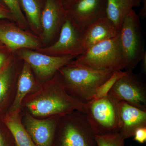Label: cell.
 <instances>
[{
    "label": "cell",
    "instance_id": "1",
    "mask_svg": "<svg viewBox=\"0 0 146 146\" xmlns=\"http://www.w3.org/2000/svg\"><path fill=\"white\" fill-rule=\"evenodd\" d=\"M23 107L27 112L39 119L63 117L76 110L84 113V104L68 94L58 72L49 80L41 83L38 91L24 99Z\"/></svg>",
    "mask_w": 146,
    "mask_h": 146
},
{
    "label": "cell",
    "instance_id": "2",
    "mask_svg": "<svg viewBox=\"0 0 146 146\" xmlns=\"http://www.w3.org/2000/svg\"><path fill=\"white\" fill-rule=\"evenodd\" d=\"M58 72L68 94L83 104L93 99L99 88L114 73L93 70L72 61L60 68Z\"/></svg>",
    "mask_w": 146,
    "mask_h": 146
},
{
    "label": "cell",
    "instance_id": "3",
    "mask_svg": "<svg viewBox=\"0 0 146 146\" xmlns=\"http://www.w3.org/2000/svg\"><path fill=\"white\" fill-rule=\"evenodd\" d=\"M76 58L75 60H72L73 63L97 70L115 72L125 68L120 44L119 33L113 38L90 47Z\"/></svg>",
    "mask_w": 146,
    "mask_h": 146
},
{
    "label": "cell",
    "instance_id": "4",
    "mask_svg": "<svg viewBox=\"0 0 146 146\" xmlns=\"http://www.w3.org/2000/svg\"><path fill=\"white\" fill-rule=\"evenodd\" d=\"M84 113L96 135L119 132V102L107 95L84 104Z\"/></svg>",
    "mask_w": 146,
    "mask_h": 146
},
{
    "label": "cell",
    "instance_id": "5",
    "mask_svg": "<svg viewBox=\"0 0 146 146\" xmlns=\"http://www.w3.org/2000/svg\"><path fill=\"white\" fill-rule=\"evenodd\" d=\"M56 135L57 146H98L85 113L77 110L60 118Z\"/></svg>",
    "mask_w": 146,
    "mask_h": 146
},
{
    "label": "cell",
    "instance_id": "6",
    "mask_svg": "<svg viewBox=\"0 0 146 146\" xmlns=\"http://www.w3.org/2000/svg\"><path fill=\"white\" fill-rule=\"evenodd\" d=\"M143 32L140 17L132 9L124 19L119 31L126 71H133L146 51Z\"/></svg>",
    "mask_w": 146,
    "mask_h": 146
},
{
    "label": "cell",
    "instance_id": "7",
    "mask_svg": "<svg viewBox=\"0 0 146 146\" xmlns=\"http://www.w3.org/2000/svg\"><path fill=\"white\" fill-rule=\"evenodd\" d=\"M14 53L19 60L29 65L41 83L52 78L60 68L68 65L75 58L70 56H53L29 49L19 50Z\"/></svg>",
    "mask_w": 146,
    "mask_h": 146
},
{
    "label": "cell",
    "instance_id": "8",
    "mask_svg": "<svg viewBox=\"0 0 146 146\" xmlns=\"http://www.w3.org/2000/svg\"><path fill=\"white\" fill-rule=\"evenodd\" d=\"M125 72V75L115 82L107 95L117 101H124L146 111V84L133 71Z\"/></svg>",
    "mask_w": 146,
    "mask_h": 146
},
{
    "label": "cell",
    "instance_id": "9",
    "mask_svg": "<svg viewBox=\"0 0 146 146\" xmlns=\"http://www.w3.org/2000/svg\"><path fill=\"white\" fill-rule=\"evenodd\" d=\"M83 35L67 16L56 41L35 50L53 56H70L76 58L85 51L82 45Z\"/></svg>",
    "mask_w": 146,
    "mask_h": 146
},
{
    "label": "cell",
    "instance_id": "10",
    "mask_svg": "<svg viewBox=\"0 0 146 146\" xmlns=\"http://www.w3.org/2000/svg\"><path fill=\"white\" fill-rule=\"evenodd\" d=\"M107 0H74L64 5L68 18L82 32L94 22L107 17Z\"/></svg>",
    "mask_w": 146,
    "mask_h": 146
},
{
    "label": "cell",
    "instance_id": "11",
    "mask_svg": "<svg viewBox=\"0 0 146 146\" xmlns=\"http://www.w3.org/2000/svg\"><path fill=\"white\" fill-rule=\"evenodd\" d=\"M0 42L13 53L22 49L36 50L44 47L39 36L8 20L0 21Z\"/></svg>",
    "mask_w": 146,
    "mask_h": 146
},
{
    "label": "cell",
    "instance_id": "12",
    "mask_svg": "<svg viewBox=\"0 0 146 146\" xmlns=\"http://www.w3.org/2000/svg\"><path fill=\"white\" fill-rule=\"evenodd\" d=\"M66 18L61 0H45L41 15L40 37L44 47V45H50L56 41Z\"/></svg>",
    "mask_w": 146,
    "mask_h": 146
},
{
    "label": "cell",
    "instance_id": "13",
    "mask_svg": "<svg viewBox=\"0 0 146 146\" xmlns=\"http://www.w3.org/2000/svg\"><path fill=\"white\" fill-rule=\"evenodd\" d=\"M23 117V125L36 146H53L58 125L62 117L39 119L28 112Z\"/></svg>",
    "mask_w": 146,
    "mask_h": 146
},
{
    "label": "cell",
    "instance_id": "14",
    "mask_svg": "<svg viewBox=\"0 0 146 146\" xmlns=\"http://www.w3.org/2000/svg\"><path fill=\"white\" fill-rule=\"evenodd\" d=\"M41 83L35 77L29 65L23 61L17 79L16 94L11 106L7 113L19 114L22 108L24 99L40 89Z\"/></svg>",
    "mask_w": 146,
    "mask_h": 146
},
{
    "label": "cell",
    "instance_id": "15",
    "mask_svg": "<svg viewBox=\"0 0 146 146\" xmlns=\"http://www.w3.org/2000/svg\"><path fill=\"white\" fill-rule=\"evenodd\" d=\"M20 61L14 54L0 71V112L14 100L17 79L22 65L20 67Z\"/></svg>",
    "mask_w": 146,
    "mask_h": 146
},
{
    "label": "cell",
    "instance_id": "16",
    "mask_svg": "<svg viewBox=\"0 0 146 146\" xmlns=\"http://www.w3.org/2000/svg\"><path fill=\"white\" fill-rule=\"evenodd\" d=\"M119 133L125 140L133 137L137 129L146 127V111L121 101L119 102Z\"/></svg>",
    "mask_w": 146,
    "mask_h": 146
},
{
    "label": "cell",
    "instance_id": "17",
    "mask_svg": "<svg viewBox=\"0 0 146 146\" xmlns=\"http://www.w3.org/2000/svg\"><path fill=\"white\" fill-rule=\"evenodd\" d=\"M119 31L107 17L94 22L84 32L82 45L84 51L98 43L117 36Z\"/></svg>",
    "mask_w": 146,
    "mask_h": 146
},
{
    "label": "cell",
    "instance_id": "18",
    "mask_svg": "<svg viewBox=\"0 0 146 146\" xmlns=\"http://www.w3.org/2000/svg\"><path fill=\"white\" fill-rule=\"evenodd\" d=\"M45 0H19L20 6L33 33L40 37L41 17Z\"/></svg>",
    "mask_w": 146,
    "mask_h": 146
},
{
    "label": "cell",
    "instance_id": "19",
    "mask_svg": "<svg viewBox=\"0 0 146 146\" xmlns=\"http://www.w3.org/2000/svg\"><path fill=\"white\" fill-rule=\"evenodd\" d=\"M141 3V0H107V17L120 30L126 15Z\"/></svg>",
    "mask_w": 146,
    "mask_h": 146
},
{
    "label": "cell",
    "instance_id": "20",
    "mask_svg": "<svg viewBox=\"0 0 146 146\" xmlns=\"http://www.w3.org/2000/svg\"><path fill=\"white\" fill-rule=\"evenodd\" d=\"M21 118V113H7L3 118V122L13 136L16 146H36L24 126Z\"/></svg>",
    "mask_w": 146,
    "mask_h": 146
},
{
    "label": "cell",
    "instance_id": "21",
    "mask_svg": "<svg viewBox=\"0 0 146 146\" xmlns=\"http://www.w3.org/2000/svg\"><path fill=\"white\" fill-rule=\"evenodd\" d=\"M12 14L13 21L21 29L28 31V24L21 9L19 0H0Z\"/></svg>",
    "mask_w": 146,
    "mask_h": 146
},
{
    "label": "cell",
    "instance_id": "22",
    "mask_svg": "<svg viewBox=\"0 0 146 146\" xmlns=\"http://www.w3.org/2000/svg\"><path fill=\"white\" fill-rule=\"evenodd\" d=\"M98 146H125L124 139L119 132L105 135H96Z\"/></svg>",
    "mask_w": 146,
    "mask_h": 146
},
{
    "label": "cell",
    "instance_id": "23",
    "mask_svg": "<svg viewBox=\"0 0 146 146\" xmlns=\"http://www.w3.org/2000/svg\"><path fill=\"white\" fill-rule=\"evenodd\" d=\"M125 74L126 72L122 71L114 72L112 76L99 88L94 99H98L107 95L115 82Z\"/></svg>",
    "mask_w": 146,
    "mask_h": 146
},
{
    "label": "cell",
    "instance_id": "24",
    "mask_svg": "<svg viewBox=\"0 0 146 146\" xmlns=\"http://www.w3.org/2000/svg\"><path fill=\"white\" fill-rule=\"evenodd\" d=\"M14 54V53L11 52L0 42V71L9 62Z\"/></svg>",
    "mask_w": 146,
    "mask_h": 146
},
{
    "label": "cell",
    "instance_id": "25",
    "mask_svg": "<svg viewBox=\"0 0 146 146\" xmlns=\"http://www.w3.org/2000/svg\"><path fill=\"white\" fill-rule=\"evenodd\" d=\"M8 20L14 22L13 16L10 11L0 1V21Z\"/></svg>",
    "mask_w": 146,
    "mask_h": 146
},
{
    "label": "cell",
    "instance_id": "26",
    "mask_svg": "<svg viewBox=\"0 0 146 146\" xmlns=\"http://www.w3.org/2000/svg\"><path fill=\"white\" fill-rule=\"evenodd\" d=\"M134 140L140 143H144L146 141V127L137 129L134 133Z\"/></svg>",
    "mask_w": 146,
    "mask_h": 146
},
{
    "label": "cell",
    "instance_id": "27",
    "mask_svg": "<svg viewBox=\"0 0 146 146\" xmlns=\"http://www.w3.org/2000/svg\"><path fill=\"white\" fill-rule=\"evenodd\" d=\"M143 6L141 8L138 16L142 18H145L146 16V0H141Z\"/></svg>",
    "mask_w": 146,
    "mask_h": 146
},
{
    "label": "cell",
    "instance_id": "28",
    "mask_svg": "<svg viewBox=\"0 0 146 146\" xmlns=\"http://www.w3.org/2000/svg\"><path fill=\"white\" fill-rule=\"evenodd\" d=\"M141 70L142 73L145 74L146 73V52L144 53L142 58H141Z\"/></svg>",
    "mask_w": 146,
    "mask_h": 146
},
{
    "label": "cell",
    "instance_id": "29",
    "mask_svg": "<svg viewBox=\"0 0 146 146\" xmlns=\"http://www.w3.org/2000/svg\"><path fill=\"white\" fill-rule=\"evenodd\" d=\"M0 146H7L4 137L0 130Z\"/></svg>",
    "mask_w": 146,
    "mask_h": 146
},
{
    "label": "cell",
    "instance_id": "30",
    "mask_svg": "<svg viewBox=\"0 0 146 146\" xmlns=\"http://www.w3.org/2000/svg\"><path fill=\"white\" fill-rule=\"evenodd\" d=\"M63 3V5H65V4L71 2L73 1L74 0H61Z\"/></svg>",
    "mask_w": 146,
    "mask_h": 146
},
{
    "label": "cell",
    "instance_id": "31",
    "mask_svg": "<svg viewBox=\"0 0 146 146\" xmlns=\"http://www.w3.org/2000/svg\"><path fill=\"white\" fill-rule=\"evenodd\" d=\"M133 146V145H130V146Z\"/></svg>",
    "mask_w": 146,
    "mask_h": 146
}]
</instances>
